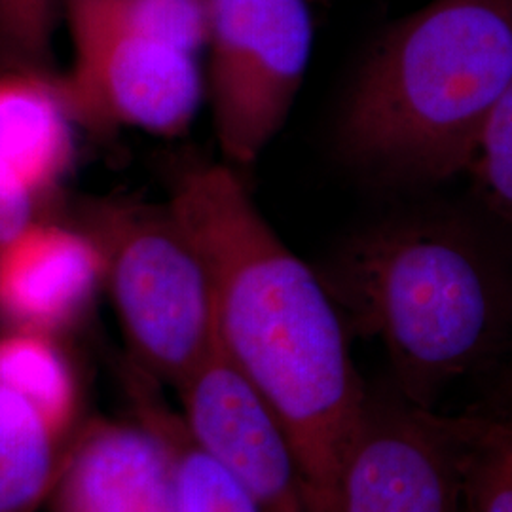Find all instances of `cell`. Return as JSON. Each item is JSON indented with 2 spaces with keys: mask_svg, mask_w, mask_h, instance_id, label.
<instances>
[{
  "mask_svg": "<svg viewBox=\"0 0 512 512\" xmlns=\"http://www.w3.org/2000/svg\"><path fill=\"white\" fill-rule=\"evenodd\" d=\"M167 203L209 275L217 348L281 425L311 512H336L370 395L321 275L275 234L232 165L184 167Z\"/></svg>",
  "mask_w": 512,
  "mask_h": 512,
  "instance_id": "1",
  "label": "cell"
},
{
  "mask_svg": "<svg viewBox=\"0 0 512 512\" xmlns=\"http://www.w3.org/2000/svg\"><path fill=\"white\" fill-rule=\"evenodd\" d=\"M349 336L384 349L395 395L435 410L512 348V255L469 220L368 226L319 270Z\"/></svg>",
  "mask_w": 512,
  "mask_h": 512,
  "instance_id": "2",
  "label": "cell"
},
{
  "mask_svg": "<svg viewBox=\"0 0 512 512\" xmlns=\"http://www.w3.org/2000/svg\"><path fill=\"white\" fill-rule=\"evenodd\" d=\"M512 80V0H429L391 25L355 74L336 145L376 183L467 173Z\"/></svg>",
  "mask_w": 512,
  "mask_h": 512,
  "instance_id": "3",
  "label": "cell"
},
{
  "mask_svg": "<svg viewBox=\"0 0 512 512\" xmlns=\"http://www.w3.org/2000/svg\"><path fill=\"white\" fill-rule=\"evenodd\" d=\"M80 224L101 249L131 363L177 387L217 344L211 283L194 241L169 203L105 200Z\"/></svg>",
  "mask_w": 512,
  "mask_h": 512,
  "instance_id": "4",
  "label": "cell"
},
{
  "mask_svg": "<svg viewBox=\"0 0 512 512\" xmlns=\"http://www.w3.org/2000/svg\"><path fill=\"white\" fill-rule=\"evenodd\" d=\"M311 40L308 0H209L205 99L224 164H255L285 126Z\"/></svg>",
  "mask_w": 512,
  "mask_h": 512,
  "instance_id": "5",
  "label": "cell"
},
{
  "mask_svg": "<svg viewBox=\"0 0 512 512\" xmlns=\"http://www.w3.org/2000/svg\"><path fill=\"white\" fill-rule=\"evenodd\" d=\"M67 29L73 59L59 78L80 128L179 137L194 124L205 99L200 54L118 29Z\"/></svg>",
  "mask_w": 512,
  "mask_h": 512,
  "instance_id": "6",
  "label": "cell"
},
{
  "mask_svg": "<svg viewBox=\"0 0 512 512\" xmlns=\"http://www.w3.org/2000/svg\"><path fill=\"white\" fill-rule=\"evenodd\" d=\"M467 418L368 397L349 444L336 512H463Z\"/></svg>",
  "mask_w": 512,
  "mask_h": 512,
  "instance_id": "7",
  "label": "cell"
},
{
  "mask_svg": "<svg viewBox=\"0 0 512 512\" xmlns=\"http://www.w3.org/2000/svg\"><path fill=\"white\" fill-rule=\"evenodd\" d=\"M175 389L184 431L238 480L256 512H311L281 425L217 344Z\"/></svg>",
  "mask_w": 512,
  "mask_h": 512,
  "instance_id": "8",
  "label": "cell"
},
{
  "mask_svg": "<svg viewBox=\"0 0 512 512\" xmlns=\"http://www.w3.org/2000/svg\"><path fill=\"white\" fill-rule=\"evenodd\" d=\"M135 420L82 421L48 499L50 512H179L171 439L152 404V378L133 365Z\"/></svg>",
  "mask_w": 512,
  "mask_h": 512,
  "instance_id": "9",
  "label": "cell"
},
{
  "mask_svg": "<svg viewBox=\"0 0 512 512\" xmlns=\"http://www.w3.org/2000/svg\"><path fill=\"white\" fill-rule=\"evenodd\" d=\"M78 129L59 74L0 63V241L50 217L73 173Z\"/></svg>",
  "mask_w": 512,
  "mask_h": 512,
  "instance_id": "10",
  "label": "cell"
},
{
  "mask_svg": "<svg viewBox=\"0 0 512 512\" xmlns=\"http://www.w3.org/2000/svg\"><path fill=\"white\" fill-rule=\"evenodd\" d=\"M103 291V255L82 224L42 217L0 241V329L63 336Z\"/></svg>",
  "mask_w": 512,
  "mask_h": 512,
  "instance_id": "11",
  "label": "cell"
},
{
  "mask_svg": "<svg viewBox=\"0 0 512 512\" xmlns=\"http://www.w3.org/2000/svg\"><path fill=\"white\" fill-rule=\"evenodd\" d=\"M76 431L0 382V512H38L48 505Z\"/></svg>",
  "mask_w": 512,
  "mask_h": 512,
  "instance_id": "12",
  "label": "cell"
},
{
  "mask_svg": "<svg viewBox=\"0 0 512 512\" xmlns=\"http://www.w3.org/2000/svg\"><path fill=\"white\" fill-rule=\"evenodd\" d=\"M0 382L40 404L63 425H82V389L63 336L0 329Z\"/></svg>",
  "mask_w": 512,
  "mask_h": 512,
  "instance_id": "13",
  "label": "cell"
},
{
  "mask_svg": "<svg viewBox=\"0 0 512 512\" xmlns=\"http://www.w3.org/2000/svg\"><path fill=\"white\" fill-rule=\"evenodd\" d=\"M65 23L162 38L200 54L209 38V0H65Z\"/></svg>",
  "mask_w": 512,
  "mask_h": 512,
  "instance_id": "14",
  "label": "cell"
},
{
  "mask_svg": "<svg viewBox=\"0 0 512 512\" xmlns=\"http://www.w3.org/2000/svg\"><path fill=\"white\" fill-rule=\"evenodd\" d=\"M463 512H512V416L467 418Z\"/></svg>",
  "mask_w": 512,
  "mask_h": 512,
  "instance_id": "15",
  "label": "cell"
},
{
  "mask_svg": "<svg viewBox=\"0 0 512 512\" xmlns=\"http://www.w3.org/2000/svg\"><path fill=\"white\" fill-rule=\"evenodd\" d=\"M152 404L175 450L179 512H256L238 480L188 437L179 412Z\"/></svg>",
  "mask_w": 512,
  "mask_h": 512,
  "instance_id": "16",
  "label": "cell"
},
{
  "mask_svg": "<svg viewBox=\"0 0 512 512\" xmlns=\"http://www.w3.org/2000/svg\"><path fill=\"white\" fill-rule=\"evenodd\" d=\"M467 173L486 213L512 239V80L482 131Z\"/></svg>",
  "mask_w": 512,
  "mask_h": 512,
  "instance_id": "17",
  "label": "cell"
},
{
  "mask_svg": "<svg viewBox=\"0 0 512 512\" xmlns=\"http://www.w3.org/2000/svg\"><path fill=\"white\" fill-rule=\"evenodd\" d=\"M65 0H0V63L54 71V38Z\"/></svg>",
  "mask_w": 512,
  "mask_h": 512,
  "instance_id": "18",
  "label": "cell"
}]
</instances>
